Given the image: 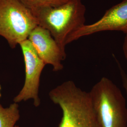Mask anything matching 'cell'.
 I'll use <instances>...</instances> for the list:
<instances>
[{"label":"cell","mask_w":127,"mask_h":127,"mask_svg":"<svg viewBox=\"0 0 127 127\" xmlns=\"http://www.w3.org/2000/svg\"><path fill=\"white\" fill-rule=\"evenodd\" d=\"M15 127H19V126H18V125H16V126H15Z\"/></svg>","instance_id":"13"},{"label":"cell","mask_w":127,"mask_h":127,"mask_svg":"<svg viewBox=\"0 0 127 127\" xmlns=\"http://www.w3.org/2000/svg\"><path fill=\"white\" fill-rule=\"evenodd\" d=\"M38 26L32 11L19 0H0V36L14 49Z\"/></svg>","instance_id":"4"},{"label":"cell","mask_w":127,"mask_h":127,"mask_svg":"<svg viewBox=\"0 0 127 127\" xmlns=\"http://www.w3.org/2000/svg\"><path fill=\"white\" fill-rule=\"evenodd\" d=\"M33 13L41 9L62 4L69 0H19Z\"/></svg>","instance_id":"9"},{"label":"cell","mask_w":127,"mask_h":127,"mask_svg":"<svg viewBox=\"0 0 127 127\" xmlns=\"http://www.w3.org/2000/svg\"><path fill=\"white\" fill-rule=\"evenodd\" d=\"M86 11L82 0H69L62 4L32 13L38 25L48 30L61 49L65 51L67 38L85 24Z\"/></svg>","instance_id":"2"},{"label":"cell","mask_w":127,"mask_h":127,"mask_svg":"<svg viewBox=\"0 0 127 127\" xmlns=\"http://www.w3.org/2000/svg\"><path fill=\"white\" fill-rule=\"evenodd\" d=\"M49 96L62 112L59 127H101L89 92L82 91L73 81L56 87L50 91Z\"/></svg>","instance_id":"1"},{"label":"cell","mask_w":127,"mask_h":127,"mask_svg":"<svg viewBox=\"0 0 127 127\" xmlns=\"http://www.w3.org/2000/svg\"><path fill=\"white\" fill-rule=\"evenodd\" d=\"M120 31L127 33V0H123L107 9L95 22L84 25L67 38L66 44L99 32Z\"/></svg>","instance_id":"6"},{"label":"cell","mask_w":127,"mask_h":127,"mask_svg":"<svg viewBox=\"0 0 127 127\" xmlns=\"http://www.w3.org/2000/svg\"><path fill=\"white\" fill-rule=\"evenodd\" d=\"M123 53L127 61V33L125 34L123 44Z\"/></svg>","instance_id":"11"},{"label":"cell","mask_w":127,"mask_h":127,"mask_svg":"<svg viewBox=\"0 0 127 127\" xmlns=\"http://www.w3.org/2000/svg\"><path fill=\"white\" fill-rule=\"evenodd\" d=\"M0 90H1V86H0V97H1V93H0Z\"/></svg>","instance_id":"12"},{"label":"cell","mask_w":127,"mask_h":127,"mask_svg":"<svg viewBox=\"0 0 127 127\" xmlns=\"http://www.w3.org/2000/svg\"><path fill=\"white\" fill-rule=\"evenodd\" d=\"M89 92L101 127H127L126 100L114 82L103 77Z\"/></svg>","instance_id":"3"},{"label":"cell","mask_w":127,"mask_h":127,"mask_svg":"<svg viewBox=\"0 0 127 127\" xmlns=\"http://www.w3.org/2000/svg\"><path fill=\"white\" fill-rule=\"evenodd\" d=\"M118 69L120 73V75L122 79L123 87L125 90L127 96V73L125 71L124 69L121 65L120 63L118 62Z\"/></svg>","instance_id":"10"},{"label":"cell","mask_w":127,"mask_h":127,"mask_svg":"<svg viewBox=\"0 0 127 127\" xmlns=\"http://www.w3.org/2000/svg\"><path fill=\"white\" fill-rule=\"evenodd\" d=\"M27 39L46 65H52L54 72L63 69L61 62L66 59L65 51L61 49L48 30L38 25L30 33Z\"/></svg>","instance_id":"7"},{"label":"cell","mask_w":127,"mask_h":127,"mask_svg":"<svg viewBox=\"0 0 127 127\" xmlns=\"http://www.w3.org/2000/svg\"><path fill=\"white\" fill-rule=\"evenodd\" d=\"M18 103L11 104L7 108L0 104V127H15L20 119Z\"/></svg>","instance_id":"8"},{"label":"cell","mask_w":127,"mask_h":127,"mask_svg":"<svg viewBox=\"0 0 127 127\" xmlns=\"http://www.w3.org/2000/svg\"><path fill=\"white\" fill-rule=\"evenodd\" d=\"M19 46L23 53L25 64V80L22 89L14 98V103L29 99L33 100L35 107L41 104L39 97L40 77L45 64L37 54L31 42L28 39L23 41Z\"/></svg>","instance_id":"5"}]
</instances>
